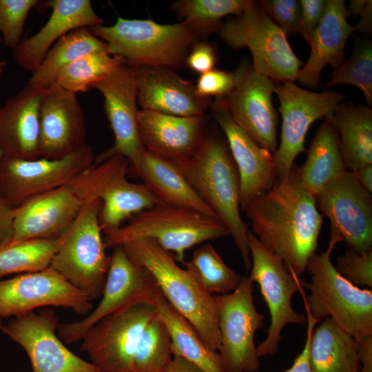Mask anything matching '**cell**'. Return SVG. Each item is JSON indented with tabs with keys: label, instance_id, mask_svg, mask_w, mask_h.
Here are the masks:
<instances>
[{
	"label": "cell",
	"instance_id": "b9f144b4",
	"mask_svg": "<svg viewBox=\"0 0 372 372\" xmlns=\"http://www.w3.org/2000/svg\"><path fill=\"white\" fill-rule=\"evenodd\" d=\"M335 269L345 279L358 287L372 288V250L359 254L347 249L336 260Z\"/></svg>",
	"mask_w": 372,
	"mask_h": 372
},
{
	"label": "cell",
	"instance_id": "277c9868",
	"mask_svg": "<svg viewBox=\"0 0 372 372\" xmlns=\"http://www.w3.org/2000/svg\"><path fill=\"white\" fill-rule=\"evenodd\" d=\"M89 29L107 44L110 54L121 57L132 68H180L199 37L182 22L161 24L150 19L122 17L112 25Z\"/></svg>",
	"mask_w": 372,
	"mask_h": 372
},
{
	"label": "cell",
	"instance_id": "816d5d0a",
	"mask_svg": "<svg viewBox=\"0 0 372 372\" xmlns=\"http://www.w3.org/2000/svg\"><path fill=\"white\" fill-rule=\"evenodd\" d=\"M164 372H203L199 368L178 356H173Z\"/></svg>",
	"mask_w": 372,
	"mask_h": 372
},
{
	"label": "cell",
	"instance_id": "7a4b0ae2",
	"mask_svg": "<svg viewBox=\"0 0 372 372\" xmlns=\"http://www.w3.org/2000/svg\"><path fill=\"white\" fill-rule=\"evenodd\" d=\"M121 246L134 263L149 272L164 298L192 324L206 346L218 352L220 335L214 296L154 240L137 238Z\"/></svg>",
	"mask_w": 372,
	"mask_h": 372
},
{
	"label": "cell",
	"instance_id": "f907efd6",
	"mask_svg": "<svg viewBox=\"0 0 372 372\" xmlns=\"http://www.w3.org/2000/svg\"><path fill=\"white\" fill-rule=\"evenodd\" d=\"M358 23L354 26L355 31L369 34L372 30V1L368 0L366 6L360 14Z\"/></svg>",
	"mask_w": 372,
	"mask_h": 372
},
{
	"label": "cell",
	"instance_id": "681fc988",
	"mask_svg": "<svg viewBox=\"0 0 372 372\" xmlns=\"http://www.w3.org/2000/svg\"><path fill=\"white\" fill-rule=\"evenodd\" d=\"M360 372H372V335L355 340Z\"/></svg>",
	"mask_w": 372,
	"mask_h": 372
},
{
	"label": "cell",
	"instance_id": "484cf974",
	"mask_svg": "<svg viewBox=\"0 0 372 372\" xmlns=\"http://www.w3.org/2000/svg\"><path fill=\"white\" fill-rule=\"evenodd\" d=\"M203 117L138 110L137 122L142 145L149 152L174 163L187 159L204 140Z\"/></svg>",
	"mask_w": 372,
	"mask_h": 372
},
{
	"label": "cell",
	"instance_id": "d6986e66",
	"mask_svg": "<svg viewBox=\"0 0 372 372\" xmlns=\"http://www.w3.org/2000/svg\"><path fill=\"white\" fill-rule=\"evenodd\" d=\"M236 86L223 97L232 119L260 146L274 153L278 147V116L272 96L276 83L242 62Z\"/></svg>",
	"mask_w": 372,
	"mask_h": 372
},
{
	"label": "cell",
	"instance_id": "e0dca14e",
	"mask_svg": "<svg viewBox=\"0 0 372 372\" xmlns=\"http://www.w3.org/2000/svg\"><path fill=\"white\" fill-rule=\"evenodd\" d=\"M59 325L54 310L48 307L13 318L0 329L23 348L32 372H101L65 346Z\"/></svg>",
	"mask_w": 372,
	"mask_h": 372
},
{
	"label": "cell",
	"instance_id": "836d02e7",
	"mask_svg": "<svg viewBox=\"0 0 372 372\" xmlns=\"http://www.w3.org/2000/svg\"><path fill=\"white\" fill-rule=\"evenodd\" d=\"M92 52H108L107 44L95 37L88 28L74 30L56 41L39 67L32 72L28 85L47 88L59 73L80 56Z\"/></svg>",
	"mask_w": 372,
	"mask_h": 372
},
{
	"label": "cell",
	"instance_id": "f1b7e54d",
	"mask_svg": "<svg viewBox=\"0 0 372 372\" xmlns=\"http://www.w3.org/2000/svg\"><path fill=\"white\" fill-rule=\"evenodd\" d=\"M128 161L134 174L164 205L191 209L216 216L174 163L145 149L136 152Z\"/></svg>",
	"mask_w": 372,
	"mask_h": 372
},
{
	"label": "cell",
	"instance_id": "e575fe53",
	"mask_svg": "<svg viewBox=\"0 0 372 372\" xmlns=\"http://www.w3.org/2000/svg\"><path fill=\"white\" fill-rule=\"evenodd\" d=\"M251 0H179L172 9L181 22L197 35L218 32L227 15L236 16L252 3Z\"/></svg>",
	"mask_w": 372,
	"mask_h": 372
},
{
	"label": "cell",
	"instance_id": "bcb514c9",
	"mask_svg": "<svg viewBox=\"0 0 372 372\" xmlns=\"http://www.w3.org/2000/svg\"><path fill=\"white\" fill-rule=\"evenodd\" d=\"M217 59L216 48L212 43L197 41L187 53L184 63L191 70L201 74L213 70Z\"/></svg>",
	"mask_w": 372,
	"mask_h": 372
},
{
	"label": "cell",
	"instance_id": "7c38bea8",
	"mask_svg": "<svg viewBox=\"0 0 372 372\" xmlns=\"http://www.w3.org/2000/svg\"><path fill=\"white\" fill-rule=\"evenodd\" d=\"M156 315L155 302H138L124 307L93 325L81 340V350L101 372H134L138 340Z\"/></svg>",
	"mask_w": 372,
	"mask_h": 372
},
{
	"label": "cell",
	"instance_id": "d4e9b609",
	"mask_svg": "<svg viewBox=\"0 0 372 372\" xmlns=\"http://www.w3.org/2000/svg\"><path fill=\"white\" fill-rule=\"evenodd\" d=\"M47 3L52 8L48 21L12 50L15 63L26 71L35 70L52 45L68 33L103 23L89 0H52Z\"/></svg>",
	"mask_w": 372,
	"mask_h": 372
},
{
	"label": "cell",
	"instance_id": "52a82bcc",
	"mask_svg": "<svg viewBox=\"0 0 372 372\" xmlns=\"http://www.w3.org/2000/svg\"><path fill=\"white\" fill-rule=\"evenodd\" d=\"M101 204L99 200L83 202L72 223L59 238L49 266L92 301L101 296L110 262L99 220Z\"/></svg>",
	"mask_w": 372,
	"mask_h": 372
},
{
	"label": "cell",
	"instance_id": "5b68a950",
	"mask_svg": "<svg viewBox=\"0 0 372 372\" xmlns=\"http://www.w3.org/2000/svg\"><path fill=\"white\" fill-rule=\"evenodd\" d=\"M335 246L329 244L321 254L314 253L306 271L311 281L299 291L311 315L319 322L331 319L355 340L372 335V291L360 288L345 279L336 270L331 255Z\"/></svg>",
	"mask_w": 372,
	"mask_h": 372
},
{
	"label": "cell",
	"instance_id": "7bdbcfd3",
	"mask_svg": "<svg viewBox=\"0 0 372 372\" xmlns=\"http://www.w3.org/2000/svg\"><path fill=\"white\" fill-rule=\"evenodd\" d=\"M258 3L287 37L298 33L300 15L299 1L262 0Z\"/></svg>",
	"mask_w": 372,
	"mask_h": 372
},
{
	"label": "cell",
	"instance_id": "7402d4cb",
	"mask_svg": "<svg viewBox=\"0 0 372 372\" xmlns=\"http://www.w3.org/2000/svg\"><path fill=\"white\" fill-rule=\"evenodd\" d=\"M39 125L40 158H61L87 145L85 116L76 94L56 83L45 89Z\"/></svg>",
	"mask_w": 372,
	"mask_h": 372
},
{
	"label": "cell",
	"instance_id": "9f6ffc18",
	"mask_svg": "<svg viewBox=\"0 0 372 372\" xmlns=\"http://www.w3.org/2000/svg\"><path fill=\"white\" fill-rule=\"evenodd\" d=\"M3 156H4L3 152L0 148V161H1ZM0 201H1V199H0Z\"/></svg>",
	"mask_w": 372,
	"mask_h": 372
},
{
	"label": "cell",
	"instance_id": "cb8c5ba5",
	"mask_svg": "<svg viewBox=\"0 0 372 372\" xmlns=\"http://www.w3.org/2000/svg\"><path fill=\"white\" fill-rule=\"evenodd\" d=\"M82 200L70 185L30 198L14 209L12 240H54L72 223Z\"/></svg>",
	"mask_w": 372,
	"mask_h": 372
},
{
	"label": "cell",
	"instance_id": "d6a6232c",
	"mask_svg": "<svg viewBox=\"0 0 372 372\" xmlns=\"http://www.w3.org/2000/svg\"><path fill=\"white\" fill-rule=\"evenodd\" d=\"M157 314L172 340L173 356L183 358L203 372H225L220 353L209 349L192 324L161 294L155 302Z\"/></svg>",
	"mask_w": 372,
	"mask_h": 372
},
{
	"label": "cell",
	"instance_id": "f6af8a7d",
	"mask_svg": "<svg viewBox=\"0 0 372 372\" xmlns=\"http://www.w3.org/2000/svg\"><path fill=\"white\" fill-rule=\"evenodd\" d=\"M300 15L298 28L299 33L309 44L326 8L327 0H300Z\"/></svg>",
	"mask_w": 372,
	"mask_h": 372
},
{
	"label": "cell",
	"instance_id": "f35d334b",
	"mask_svg": "<svg viewBox=\"0 0 372 372\" xmlns=\"http://www.w3.org/2000/svg\"><path fill=\"white\" fill-rule=\"evenodd\" d=\"M173 358L172 340L158 314L146 325L134 358V372H164Z\"/></svg>",
	"mask_w": 372,
	"mask_h": 372
},
{
	"label": "cell",
	"instance_id": "3957f363",
	"mask_svg": "<svg viewBox=\"0 0 372 372\" xmlns=\"http://www.w3.org/2000/svg\"><path fill=\"white\" fill-rule=\"evenodd\" d=\"M174 163L226 226L249 270V229L240 214L239 175L228 145L221 139L206 138L191 157Z\"/></svg>",
	"mask_w": 372,
	"mask_h": 372
},
{
	"label": "cell",
	"instance_id": "11a10c76",
	"mask_svg": "<svg viewBox=\"0 0 372 372\" xmlns=\"http://www.w3.org/2000/svg\"><path fill=\"white\" fill-rule=\"evenodd\" d=\"M6 64H7L6 61L0 60V81H1V77L2 73L3 72V70Z\"/></svg>",
	"mask_w": 372,
	"mask_h": 372
},
{
	"label": "cell",
	"instance_id": "83f0119b",
	"mask_svg": "<svg viewBox=\"0 0 372 372\" xmlns=\"http://www.w3.org/2000/svg\"><path fill=\"white\" fill-rule=\"evenodd\" d=\"M354 31V26L347 20L344 1L327 0L323 17L309 43L310 54L298 71L296 81L311 89L318 88L323 68L329 65L335 69L345 61V45Z\"/></svg>",
	"mask_w": 372,
	"mask_h": 372
},
{
	"label": "cell",
	"instance_id": "8992f818",
	"mask_svg": "<svg viewBox=\"0 0 372 372\" xmlns=\"http://www.w3.org/2000/svg\"><path fill=\"white\" fill-rule=\"evenodd\" d=\"M106 249L137 238H149L184 262L187 250L203 242L230 236L216 216L164 204L138 213L127 224L104 233Z\"/></svg>",
	"mask_w": 372,
	"mask_h": 372
},
{
	"label": "cell",
	"instance_id": "7dc6e473",
	"mask_svg": "<svg viewBox=\"0 0 372 372\" xmlns=\"http://www.w3.org/2000/svg\"><path fill=\"white\" fill-rule=\"evenodd\" d=\"M307 317V333L304 347L296 358L292 366L285 372H313L309 362V346L313 331L319 322L310 313L308 307L304 303Z\"/></svg>",
	"mask_w": 372,
	"mask_h": 372
},
{
	"label": "cell",
	"instance_id": "6da1fadb",
	"mask_svg": "<svg viewBox=\"0 0 372 372\" xmlns=\"http://www.w3.org/2000/svg\"><path fill=\"white\" fill-rule=\"evenodd\" d=\"M251 231L261 245L300 276L316 253L322 215L315 198L302 187L298 167L277 178L272 187L256 196L245 209Z\"/></svg>",
	"mask_w": 372,
	"mask_h": 372
},
{
	"label": "cell",
	"instance_id": "ab89813d",
	"mask_svg": "<svg viewBox=\"0 0 372 372\" xmlns=\"http://www.w3.org/2000/svg\"><path fill=\"white\" fill-rule=\"evenodd\" d=\"M348 84L359 88L367 106L372 105V43L362 41L355 46L351 56L329 75L324 87Z\"/></svg>",
	"mask_w": 372,
	"mask_h": 372
},
{
	"label": "cell",
	"instance_id": "db71d44e",
	"mask_svg": "<svg viewBox=\"0 0 372 372\" xmlns=\"http://www.w3.org/2000/svg\"><path fill=\"white\" fill-rule=\"evenodd\" d=\"M368 0H351L348 8L346 7L347 16L356 18L364 11Z\"/></svg>",
	"mask_w": 372,
	"mask_h": 372
},
{
	"label": "cell",
	"instance_id": "4fadbf2b",
	"mask_svg": "<svg viewBox=\"0 0 372 372\" xmlns=\"http://www.w3.org/2000/svg\"><path fill=\"white\" fill-rule=\"evenodd\" d=\"M95 156L87 144L57 159L3 156L0 161V199L15 209L36 195L70 185L93 165Z\"/></svg>",
	"mask_w": 372,
	"mask_h": 372
},
{
	"label": "cell",
	"instance_id": "44dd1931",
	"mask_svg": "<svg viewBox=\"0 0 372 372\" xmlns=\"http://www.w3.org/2000/svg\"><path fill=\"white\" fill-rule=\"evenodd\" d=\"M211 114L227 140L240 179V206L245 211L258 195L269 189L278 176L273 154L260 146L230 116L223 97L211 103Z\"/></svg>",
	"mask_w": 372,
	"mask_h": 372
},
{
	"label": "cell",
	"instance_id": "ffe728a7",
	"mask_svg": "<svg viewBox=\"0 0 372 372\" xmlns=\"http://www.w3.org/2000/svg\"><path fill=\"white\" fill-rule=\"evenodd\" d=\"M104 99V108L114 136V145L95 156L99 164L114 156L127 160L144 149L140 140L137 90L134 68L123 63L106 78L94 83Z\"/></svg>",
	"mask_w": 372,
	"mask_h": 372
},
{
	"label": "cell",
	"instance_id": "ba28073f",
	"mask_svg": "<svg viewBox=\"0 0 372 372\" xmlns=\"http://www.w3.org/2000/svg\"><path fill=\"white\" fill-rule=\"evenodd\" d=\"M221 40L233 49L247 48L252 68L275 83L295 82L302 66L292 50L285 33L258 3L223 23L218 32Z\"/></svg>",
	"mask_w": 372,
	"mask_h": 372
},
{
	"label": "cell",
	"instance_id": "30bf717a",
	"mask_svg": "<svg viewBox=\"0 0 372 372\" xmlns=\"http://www.w3.org/2000/svg\"><path fill=\"white\" fill-rule=\"evenodd\" d=\"M247 239L251 263L248 277L259 285L270 315L267 335L257 347V353L259 358L273 355L278 351L281 333L287 324H307V317L296 311L291 304L293 295L304 288L305 281L291 272L280 258L265 248L249 229Z\"/></svg>",
	"mask_w": 372,
	"mask_h": 372
},
{
	"label": "cell",
	"instance_id": "d590c367",
	"mask_svg": "<svg viewBox=\"0 0 372 372\" xmlns=\"http://www.w3.org/2000/svg\"><path fill=\"white\" fill-rule=\"evenodd\" d=\"M54 240H10L0 246V280L11 274L35 272L49 267L58 248Z\"/></svg>",
	"mask_w": 372,
	"mask_h": 372
},
{
	"label": "cell",
	"instance_id": "60d3db41",
	"mask_svg": "<svg viewBox=\"0 0 372 372\" xmlns=\"http://www.w3.org/2000/svg\"><path fill=\"white\" fill-rule=\"evenodd\" d=\"M37 0H0V44L14 50L22 41L25 21Z\"/></svg>",
	"mask_w": 372,
	"mask_h": 372
},
{
	"label": "cell",
	"instance_id": "ee69618b",
	"mask_svg": "<svg viewBox=\"0 0 372 372\" xmlns=\"http://www.w3.org/2000/svg\"><path fill=\"white\" fill-rule=\"evenodd\" d=\"M238 79L237 70L226 72L214 68L200 75L195 85L196 92L202 98L224 97L233 91Z\"/></svg>",
	"mask_w": 372,
	"mask_h": 372
},
{
	"label": "cell",
	"instance_id": "5bb4252c",
	"mask_svg": "<svg viewBox=\"0 0 372 372\" xmlns=\"http://www.w3.org/2000/svg\"><path fill=\"white\" fill-rule=\"evenodd\" d=\"M161 294L149 272L134 263L122 246H116L110 254V267L98 305L81 320L59 324L57 334L68 344L76 343L103 318L135 302H155Z\"/></svg>",
	"mask_w": 372,
	"mask_h": 372
},
{
	"label": "cell",
	"instance_id": "9c48e42d",
	"mask_svg": "<svg viewBox=\"0 0 372 372\" xmlns=\"http://www.w3.org/2000/svg\"><path fill=\"white\" fill-rule=\"evenodd\" d=\"M130 167L125 157L114 156L94 164L70 185L82 202L100 200L99 220L104 233L119 228L138 213L163 204L144 184L127 179Z\"/></svg>",
	"mask_w": 372,
	"mask_h": 372
},
{
	"label": "cell",
	"instance_id": "4dcf8cb0",
	"mask_svg": "<svg viewBox=\"0 0 372 372\" xmlns=\"http://www.w3.org/2000/svg\"><path fill=\"white\" fill-rule=\"evenodd\" d=\"M329 120L337 131L346 167L353 171L372 164V110L341 102Z\"/></svg>",
	"mask_w": 372,
	"mask_h": 372
},
{
	"label": "cell",
	"instance_id": "8d00e7d4",
	"mask_svg": "<svg viewBox=\"0 0 372 372\" xmlns=\"http://www.w3.org/2000/svg\"><path fill=\"white\" fill-rule=\"evenodd\" d=\"M185 268L209 294L222 295L233 291L242 276L229 268L211 244L194 251Z\"/></svg>",
	"mask_w": 372,
	"mask_h": 372
},
{
	"label": "cell",
	"instance_id": "f5cc1de1",
	"mask_svg": "<svg viewBox=\"0 0 372 372\" xmlns=\"http://www.w3.org/2000/svg\"><path fill=\"white\" fill-rule=\"evenodd\" d=\"M354 176L362 185L369 193L372 192V164L366 165L353 171Z\"/></svg>",
	"mask_w": 372,
	"mask_h": 372
},
{
	"label": "cell",
	"instance_id": "2e32d148",
	"mask_svg": "<svg viewBox=\"0 0 372 372\" xmlns=\"http://www.w3.org/2000/svg\"><path fill=\"white\" fill-rule=\"evenodd\" d=\"M320 213L330 222L329 243L344 242L362 254L372 250V196L351 171L328 185L315 198Z\"/></svg>",
	"mask_w": 372,
	"mask_h": 372
},
{
	"label": "cell",
	"instance_id": "c3c4849f",
	"mask_svg": "<svg viewBox=\"0 0 372 372\" xmlns=\"http://www.w3.org/2000/svg\"><path fill=\"white\" fill-rule=\"evenodd\" d=\"M14 218V209L0 201V246L12 239Z\"/></svg>",
	"mask_w": 372,
	"mask_h": 372
},
{
	"label": "cell",
	"instance_id": "1f68e13d",
	"mask_svg": "<svg viewBox=\"0 0 372 372\" xmlns=\"http://www.w3.org/2000/svg\"><path fill=\"white\" fill-rule=\"evenodd\" d=\"M313 372H360L355 339L331 319L316 325L309 346Z\"/></svg>",
	"mask_w": 372,
	"mask_h": 372
},
{
	"label": "cell",
	"instance_id": "603a6c76",
	"mask_svg": "<svg viewBox=\"0 0 372 372\" xmlns=\"http://www.w3.org/2000/svg\"><path fill=\"white\" fill-rule=\"evenodd\" d=\"M137 103L143 110L183 116H204L209 98L200 97L195 85L174 69L164 66L134 68Z\"/></svg>",
	"mask_w": 372,
	"mask_h": 372
},
{
	"label": "cell",
	"instance_id": "8fae6325",
	"mask_svg": "<svg viewBox=\"0 0 372 372\" xmlns=\"http://www.w3.org/2000/svg\"><path fill=\"white\" fill-rule=\"evenodd\" d=\"M253 293L254 282L245 276L233 291L214 296L225 372H255L260 368L254 337L264 324V315L257 311Z\"/></svg>",
	"mask_w": 372,
	"mask_h": 372
},
{
	"label": "cell",
	"instance_id": "4316f807",
	"mask_svg": "<svg viewBox=\"0 0 372 372\" xmlns=\"http://www.w3.org/2000/svg\"><path fill=\"white\" fill-rule=\"evenodd\" d=\"M46 88L26 85L0 107V148L4 156L39 157V116Z\"/></svg>",
	"mask_w": 372,
	"mask_h": 372
},
{
	"label": "cell",
	"instance_id": "f546056e",
	"mask_svg": "<svg viewBox=\"0 0 372 372\" xmlns=\"http://www.w3.org/2000/svg\"><path fill=\"white\" fill-rule=\"evenodd\" d=\"M346 171L337 131L329 120L324 119L311 141L304 163L298 167L300 181L315 198Z\"/></svg>",
	"mask_w": 372,
	"mask_h": 372
},
{
	"label": "cell",
	"instance_id": "9a60e30c",
	"mask_svg": "<svg viewBox=\"0 0 372 372\" xmlns=\"http://www.w3.org/2000/svg\"><path fill=\"white\" fill-rule=\"evenodd\" d=\"M282 116L280 145L273 153L278 178L287 176L296 157L304 152L307 133L316 121L330 118L344 95L335 91L311 92L295 82L276 83Z\"/></svg>",
	"mask_w": 372,
	"mask_h": 372
},
{
	"label": "cell",
	"instance_id": "74e56055",
	"mask_svg": "<svg viewBox=\"0 0 372 372\" xmlns=\"http://www.w3.org/2000/svg\"><path fill=\"white\" fill-rule=\"evenodd\" d=\"M123 63L121 57L107 52L88 53L65 68L55 83L74 94L86 92L94 83L110 75Z\"/></svg>",
	"mask_w": 372,
	"mask_h": 372
},
{
	"label": "cell",
	"instance_id": "ac0fdd59",
	"mask_svg": "<svg viewBox=\"0 0 372 372\" xmlns=\"http://www.w3.org/2000/svg\"><path fill=\"white\" fill-rule=\"evenodd\" d=\"M92 300L59 273L48 267L0 280V325L2 318H16L52 307L72 309L86 316Z\"/></svg>",
	"mask_w": 372,
	"mask_h": 372
}]
</instances>
